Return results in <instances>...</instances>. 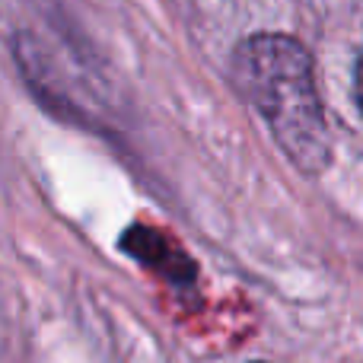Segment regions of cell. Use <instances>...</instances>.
<instances>
[{
  "label": "cell",
  "mask_w": 363,
  "mask_h": 363,
  "mask_svg": "<svg viewBox=\"0 0 363 363\" xmlns=\"http://www.w3.org/2000/svg\"><path fill=\"white\" fill-rule=\"evenodd\" d=\"M233 80L296 169L319 176L332 163L313 57L294 35L258 32L242 38L233 51Z\"/></svg>",
  "instance_id": "6da1fadb"
},
{
  "label": "cell",
  "mask_w": 363,
  "mask_h": 363,
  "mask_svg": "<svg viewBox=\"0 0 363 363\" xmlns=\"http://www.w3.org/2000/svg\"><path fill=\"white\" fill-rule=\"evenodd\" d=\"M354 96H357V106L363 112V48L357 55V70H354Z\"/></svg>",
  "instance_id": "7a4b0ae2"
}]
</instances>
